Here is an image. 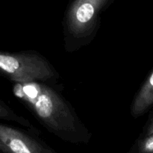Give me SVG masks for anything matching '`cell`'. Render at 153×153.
<instances>
[{
  "label": "cell",
  "mask_w": 153,
  "mask_h": 153,
  "mask_svg": "<svg viewBox=\"0 0 153 153\" xmlns=\"http://www.w3.org/2000/svg\"><path fill=\"white\" fill-rule=\"evenodd\" d=\"M16 97L33 112L38 120L61 140L86 143L91 137L70 103L47 83L13 82Z\"/></svg>",
  "instance_id": "obj_1"
},
{
  "label": "cell",
  "mask_w": 153,
  "mask_h": 153,
  "mask_svg": "<svg viewBox=\"0 0 153 153\" xmlns=\"http://www.w3.org/2000/svg\"><path fill=\"white\" fill-rule=\"evenodd\" d=\"M114 0H73L64 18L65 48L69 52L88 44L98 29L100 16Z\"/></svg>",
  "instance_id": "obj_2"
},
{
  "label": "cell",
  "mask_w": 153,
  "mask_h": 153,
  "mask_svg": "<svg viewBox=\"0 0 153 153\" xmlns=\"http://www.w3.org/2000/svg\"><path fill=\"white\" fill-rule=\"evenodd\" d=\"M0 73L13 82L49 83L58 74L47 59L36 52L0 51Z\"/></svg>",
  "instance_id": "obj_3"
},
{
  "label": "cell",
  "mask_w": 153,
  "mask_h": 153,
  "mask_svg": "<svg viewBox=\"0 0 153 153\" xmlns=\"http://www.w3.org/2000/svg\"><path fill=\"white\" fill-rule=\"evenodd\" d=\"M0 142L8 152L51 153L53 149L26 133L4 125H0Z\"/></svg>",
  "instance_id": "obj_4"
},
{
  "label": "cell",
  "mask_w": 153,
  "mask_h": 153,
  "mask_svg": "<svg viewBox=\"0 0 153 153\" xmlns=\"http://www.w3.org/2000/svg\"><path fill=\"white\" fill-rule=\"evenodd\" d=\"M153 103V72L151 70L146 81L134 97L131 106V113L134 117L144 114Z\"/></svg>",
  "instance_id": "obj_5"
},
{
  "label": "cell",
  "mask_w": 153,
  "mask_h": 153,
  "mask_svg": "<svg viewBox=\"0 0 153 153\" xmlns=\"http://www.w3.org/2000/svg\"><path fill=\"white\" fill-rule=\"evenodd\" d=\"M142 134L136 143V149L134 152L139 153H152L153 151V121L152 115Z\"/></svg>",
  "instance_id": "obj_6"
},
{
  "label": "cell",
  "mask_w": 153,
  "mask_h": 153,
  "mask_svg": "<svg viewBox=\"0 0 153 153\" xmlns=\"http://www.w3.org/2000/svg\"><path fill=\"white\" fill-rule=\"evenodd\" d=\"M0 118L1 119L8 120H13L14 122H16L18 123L21 124V125L24 126H31V124L29 123V122L27 120L15 114L13 111L10 110L7 106H6L5 105L3 104L1 102H0ZM0 150L4 152H8L7 149L4 147V146L1 142H0Z\"/></svg>",
  "instance_id": "obj_7"
}]
</instances>
